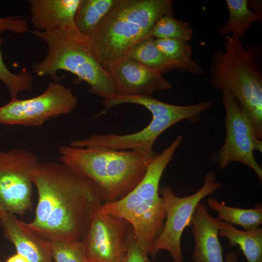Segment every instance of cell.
Returning <instances> with one entry per match:
<instances>
[{
    "mask_svg": "<svg viewBox=\"0 0 262 262\" xmlns=\"http://www.w3.org/2000/svg\"><path fill=\"white\" fill-rule=\"evenodd\" d=\"M38 193L33 219L27 225L49 240H81L94 207L104 203L97 185L65 164L40 162L33 176Z\"/></svg>",
    "mask_w": 262,
    "mask_h": 262,
    "instance_id": "6da1fadb",
    "label": "cell"
},
{
    "mask_svg": "<svg viewBox=\"0 0 262 262\" xmlns=\"http://www.w3.org/2000/svg\"><path fill=\"white\" fill-rule=\"evenodd\" d=\"M172 0H116L87 38L102 67L109 72L134 45L149 34L158 19L173 12Z\"/></svg>",
    "mask_w": 262,
    "mask_h": 262,
    "instance_id": "7a4b0ae2",
    "label": "cell"
},
{
    "mask_svg": "<svg viewBox=\"0 0 262 262\" xmlns=\"http://www.w3.org/2000/svg\"><path fill=\"white\" fill-rule=\"evenodd\" d=\"M223 47L211 57V83L215 90L233 95L257 138L262 140V73L258 51L229 35L225 36Z\"/></svg>",
    "mask_w": 262,
    "mask_h": 262,
    "instance_id": "3957f363",
    "label": "cell"
},
{
    "mask_svg": "<svg viewBox=\"0 0 262 262\" xmlns=\"http://www.w3.org/2000/svg\"><path fill=\"white\" fill-rule=\"evenodd\" d=\"M59 152L62 163L97 185L104 203L128 194L142 180L152 160L131 150L69 145L60 147Z\"/></svg>",
    "mask_w": 262,
    "mask_h": 262,
    "instance_id": "277c9868",
    "label": "cell"
},
{
    "mask_svg": "<svg viewBox=\"0 0 262 262\" xmlns=\"http://www.w3.org/2000/svg\"><path fill=\"white\" fill-rule=\"evenodd\" d=\"M31 33L44 41L48 52L44 59L32 67L38 76H48L54 82L60 78L59 70L75 75L89 85L88 91L107 99L116 96L113 79L96 58L89 46L87 36L75 25L50 32L34 30Z\"/></svg>",
    "mask_w": 262,
    "mask_h": 262,
    "instance_id": "5b68a950",
    "label": "cell"
},
{
    "mask_svg": "<svg viewBox=\"0 0 262 262\" xmlns=\"http://www.w3.org/2000/svg\"><path fill=\"white\" fill-rule=\"evenodd\" d=\"M182 137L177 136L153 159L140 182L122 198L101 204L104 211L127 221L138 245L149 256L152 245L164 227L165 210L159 194L162 175L180 145Z\"/></svg>",
    "mask_w": 262,
    "mask_h": 262,
    "instance_id": "8992f818",
    "label": "cell"
},
{
    "mask_svg": "<svg viewBox=\"0 0 262 262\" xmlns=\"http://www.w3.org/2000/svg\"><path fill=\"white\" fill-rule=\"evenodd\" d=\"M222 186L216 180L215 173L209 171L205 175L202 187L190 196H176L170 185L160 188L159 194L164 201L166 220L162 231L152 245L149 256L155 259L158 252L163 250L170 254L173 262H183L180 243L183 230L190 226L197 205Z\"/></svg>",
    "mask_w": 262,
    "mask_h": 262,
    "instance_id": "52a82bcc",
    "label": "cell"
},
{
    "mask_svg": "<svg viewBox=\"0 0 262 262\" xmlns=\"http://www.w3.org/2000/svg\"><path fill=\"white\" fill-rule=\"evenodd\" d=\"M40 162L24 149L0 151V214L22 215L31 210L33 176Z\"/></svg>",
    "mask_w": 262,
    "mask_h": 262,
    "instance_id": "ba28073f",
    "label": "cell"
},
{
    "mask_svg": "<svg viewBox=\"0 0 262 262\" xmlns=\"http://www.w3.org/2000/svg\"><path fill=\"white\" fill-rule=\"evenodd\" d=\"M78 102L71 90L58 82H50L46 90L35 97L11 99L0 107V123L40 126L51 118L71 113Z\"/></svg>",
    "mask_w": 262,
    "mask_h": 262,
    "instance_id": "9c48e42d",
    "label": "cell"
},
{
    "mask_svg": "<svg viewBox=\"0 0 262 262\" xmlns=\"http://www.w3.org/2000/svg\"><path fill=\"white\" fill-rule=\"evenodd\" d=\"M96 205L82 239L87 262H124L126 237L131 227L125 219L108 213Z\"/></svg>",
    "mask_w": 262,
    "mask_h": 262,
    "instance_id": "30bf717a",
    "label": "cell"
},
{
    "mask_svg": "<svg viewBox=\"0 0 262 262\" xmlns=\"http://www.w3.org/2000/svg\"><path fill=\"white\" fill-rule=\"evenodd\" d=\"M200 115L198 113L191 112L152 116L149 124L136 132L123 135L92 134L86 138L73 140L69 145L82 147L134 150L152 160L158 154L153 150V145L164 131L183 120L192 123L197 122L200 118Z\"/></svg>",
    "mask_w": 262,
    "mask_h": 262,
    "instance_id": "8fae6325",
    "label": "cell"
},
{
    "mask_svg": "<svg viewBox=\"0 0 262 262\" xmlns=\"http://www.w3.org/2000/svg\"><path fill=\"white\" fill-rule=\"evenodd\" d=\"M109 72L118 96H151L172 88V84L162 74L127 57L115 63Z\"/></svg>",
    "mask_w": 262,
    "mask_h": 262,
    "instance_id": "7c38bea8",
    "label": "cell"
},
{
    "mask_svg": "<svg viewBox=\"0 0 262 262\" xmlns=\"http://www.w3.org/2000/svg\"><path fill=\"white\" fill-rule=\"evenodd\" d=\"M0 228L5 237L15 246L17 253L29 262H53L50 241L19 220L15 214H0Z\"/></svg>",
    "mask_w": 262,
    "mask_h": 262,
    "instance_id": "4fadbf2b",
    "label": "cell"
},
{
    "mask_svg": "<svg viewBox=\"0 0 262 262\" xmlns=\"http://www.w3.org/2000/svg\"><path fill=\"white\" fill-rule=\"evenodd\" d=\"M220 221L210 214L205 203H199L196 206L189 226L195 240L194 262H224L218 237Z\"/></svg>",
    "mask_w": 262,
    "mask_h": 262,
    "instance_id": "5bb4252c",
    "label": "cell"
},
{
    "mask_svg": "<svg viewBox=\"0 0 262 262\" xmlns=\"http://www.w3.org/2000/svg\"><path fill=\"white\" fill-rule=\"evenodd\" d=\"M31 23L35 30L50 32L75 25L81 0H29Z\"/></svg>",
    "mask_w": 262,
    "mask_h": 262,
    "instance_id": "9a60e30c",
    "label": "cell"
},
{
    "mask_svg": "<svg viewBox=\"0 0 262 262\" xmlns=\"http://www.w3.org/2000/svg\"><path fill=\"white\" fill-rule=\"evenodd\" d=\"M254 150L255 144L247 135L226 132L223 145L211 154L210 158L221 169L232 162L242 163L252 169L262 182V169L255 158Z\"/></svg>",
    "mask_w": 262,
    "mask_h": 262,
    "instance_id": "2e32d148",
    "label": "cell"
},
{
    "mask_svg": "<svg viewBox=\"0 0 262 262\" xmlns=\"http://www.w3.org/2000/svg\"><path fill=\"white\" fill-rule=\"evenodd\" d=\"M123 103H133L142 105L150 112L152 116L191 112L202 114L213 105V102L211 101L187 106L175 105L160 101L153 98L152 96H122L116 95L113 98L104 99L103 100V104L106 109H109Z\"/></svg>",
    "mask_w": 262,
    "mask_h": 262,
    "instance_id": "e0dca14e",
    "label": "cell"
},
{
    "mask_svg": "<svg viewBox=\"0 0 262 262\" xmlns=\"http://www.w3.org/2000/svg\"><path fill=\"white\" fill-rule=\"evenodd\" d=\"M218 234L226 237L229 246H240L247 262H262V228L246 231L237 229L234 225L220 221Z\"/></svg>",
    "mask_w": 262,
    "mask_h": 262,
    "instance_id": "ac0fdd59",
    "label": "cell"
},
{
    "mask_svg": "<svg viewBox=\"0 0 262 262\" xmlns=\"http://www.w3.org/2000/svg\"><path fill=\"white\" fill-rule=\"evenodd\" d=\"M229 13L226 22L217 29L222 36L229 35L241 40L246 37L253 22L261 21L262 16L251 10L247 0H226Z\"/></svg>",
    "mask_w": 262,
    "mask_h": 262,
    "instance_id": "d6986e66",
    "label": "cell"
},
{
    "mask_svg": "<svg viewBox=\"0 0 262 262\" xmlns=\"http://www.w3.org/2000/svg\"><path fill=\"white\" fill-rule=\"evenodd\" d=\"M207 206L218 214V218L234 225L241 226L244 230L257 229L262 224V205L256 204L254 209H243L227 206L216 198L210 196Z\"/></svg>",
    "mask_w": 262,
    "mask_h": 262,
    "instance_id": "ffe728a7",
    "label": "cell"
},
{
    "mask_svg": "<svg viewBox=\"0 0 262 262\" xmlns=\"http://www.w3.org/2000/svg\"><path fill=\"white\" fill-rule=\"evenodd\" d=\"M155 42L160 50L180 72L196 76L203 75L204 70L192 58V48L188 42L170 39H155Z\"/></svg>",
    "mask_w": 262,
    "mask_h": 262,
    "instance_id": "44dd1931",
    "label": "cell"
},
{
    "mask_svg": "<svg viewBox=\"0 0 262 262\" xmlns=\"http://www.w3.org/2000/svg\"><path fill=\"white\" fill-rule=\"evenodd\" d=\"M125 57L161 74L176 69L174 64L160 50L152 37H147L136 43Z\"/></svg>",
    "mask_w": 262,
    "mask_h": 262,
    "instance_id": "7402d4cb",
    "label": "cell"
},
{
    "mask_svg": "<svg viewBox=\"0 0 262 262\" xmlns=\"http://www.w3.org/2000/svg\"><path fill=\"white\" fill-rule=\"evenodd\" d=\"M221 92L225 111L224 124L226 132L247 135L253 140L256 150L262 153V140L257 138L241 105L229 91L224 90Z\"/></svg>",
    "mask_w": 262,
    "mask_h": 262,
    "instance_id": "603a6c76",
    "label": "cell"
},
{
    "mask_svg": "<svg viewBox=\"0 0 262 262\" xmlns=\"http://www.w3.org/2000/svg\"><path fill=\"white\" fill-rule=\"evenodd\" d=\"M116 0H81L75 18L76 29L89 35L110 11Z\"/></svg>",
    "mask_w": 262,
    "mask_h": 262,
    "instance_id": "cb8c5ba5",
    "label": "cell"
},
{
    "mask_svg": "<svg viewBox=\"0 0 262 262\" xmlns=\"http://www.w3.org/2000/svg\"><path fill=\"white\" fill-rule=\"evenodd\" d=\"M194 34L193 28L186 21L175 18L173 12L167 13L156 22L148 37L170 39L188 42Z\"/></svg>",
    "mask_w": 262,
    "mask_h": 262,
    "instance_id": "d4e9b609",
    "label": "cell"
},
{
    "mask_svg": "<svg viewBox=\"0 0 262 262\" xmlns=\"http://www.w3.org/2000/svg\"><path fill=\"white\" fill-rule=\"evenodd\" d=\"M50 251L53 262H87L85 247L81 240H50Z\"/></svg>",
    "mask_w": 262,
    "mask_h": 262,
    "instance_id": "484cf974",
    "label": "cell"
},
{
    "mask_svg": "<svg viewBox=\"0 0 262 262\" xmlns=\"http://www.w3.org/2000/svg\"><path fill=\"white\" fill-rule=\"evenodd\" d=\"M3 38L0 37V80L7 86L11 99L16 98L21 92L32 88L34 78L25 68L19 73L15 74L10 71L4 63L0 46Z\"/></svg>",
    "mask_w": 262,
    "mask_h": 262,
    "instance_id": "4316f807",
    "label": "cell"
},
{
    "mask_svg": "<svg viewBox=\"0 0 262 262\" xmlns=\"http://www.w3.org/2000/svg\"><path fill=\"white\" fill-rule=\"evenodd\" d=\"M126 249L124 262H151L147 252L137 243L131 226L126 237Z\"/></svg>",
    "mask_w": 262,
    "mask_h": 262,
    "instance_id": "83f0119b",
    "label": "cell"
},
{
    "mask_svg": "<svg viewBox=\"0 0 262 262\" xmlns=\"http://www.w3.org/2000/svg\"><path fill=\"white\" fill-rule=\"evenodd\" d=\"M4 30H10L16 33L29 31L27 21L19 17L0 18V33Z\"/></svg>",
    "mask_w": 262,
    "mask_h": 262,
    "instance_id": "f1b7e54d",
    "label": "cell"
},
{
    "mask_svg": "<svg viewBox=\"0 0 262 262\" xmlns=\"http://www.w3.org/2000/svg\"><path fill=\"white\" fill-rule=\"evenodd\" d=\"M6 262H29L23 256L16 253L9 257Z\"/></svg>",
    "mask_w": 262,
    "mask_h": 262,
    "instance_id": "f546056e",
    "label": "cell"
},
{
    "mask_svg": "<svg viewBox=\"0 0 262 262\" xmlns=\"http://www.w3.org/2000/svg\"><path fill=\"white\" fill-rule=\"evenodd\" d=\"M224 262H238L237 255L233 252L227 253L225 256Z\"/></svg>",
    "mask_w": 262,
    "mask_h": 262,
    "instance_id": "4dcf8cb0",
    "label": "cell"
},
{
    "mask_svg": "<svg viewBox=\"0 0 262 262\" xmlns=\"http://www.w3.org/2000/svg\"><path fill=\"white\" fill-rule=\"evenodd\" d=\"M0 262H2L0 258Z\"/></svg>",
    "mask_w": 262,
    "mask_h": 262,
    "instance_id": "1f68e13d",
    "label": "cell"
},
{
    "mask_svg": "<svg viewBox=\"0 0 262 262\" xmlns=\"http://www.w3.org/2000/svg\"></svg>",
    "mask_w": 262,
    "mask_h": 262,
    "instance_id": "d6a6232c",
    "label": "cell"
}]
</instances>
